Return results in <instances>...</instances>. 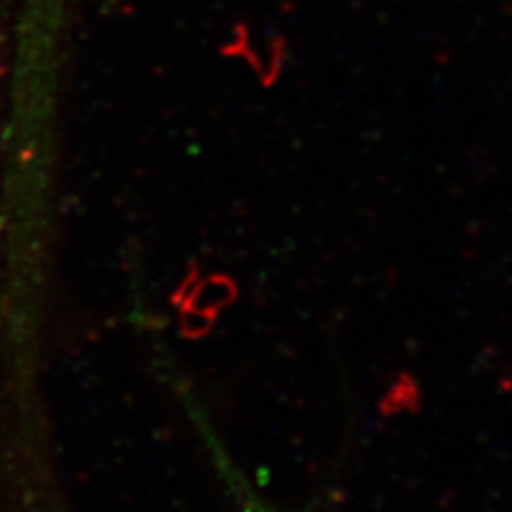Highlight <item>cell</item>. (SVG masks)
<instances>
[{
  "label": "cell",
  "instance_id": "cell-1",
  "mask_svg": "<svg viewBox=\"0 0 512 512\" xmlns=\"http://www.w3.org/2000/svg\"><path fill=\"white\" fill-rule=\"evenodd\" d=\"M192 419H195V425L199 427L203 442L207 446V451L212 455L214 466L222 478V483L227 485V491L231 495V500L237 508V512H284L282 508H278L276 504H271L265 495L256 489L248 476L244 474V470L237 466L235 459L227 453V448H224L218 440V436L212 431V427L207 425V421L203 419V414L197 412V406H190L188 408Z\"/></svg>",
  "mask_w": 512,
  "mask_h": 512
}]
</instances>
